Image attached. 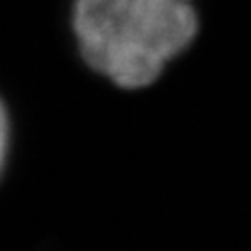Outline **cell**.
<instances>
[{"mask_svg":"<svg viewBox=\"0 0 251 251\" xmlns=\"http://www.w3.org/2000/svg\"><path fill=\"white\" fill-rule=\"evenodd\" d=\"M74 29L86 63L122 88L153 84L193 42V0H75Z\"/></svg>","mask_w":251,"mask_h":251,"instance_id":"obj_1","label":"cell"},{"mask_svg":"<svg viewBox=\"0 0 251 251\" xmlns=\"http://www.w3.org/2000/svg\"><path fill=\"white\" fill-rule=\"evenodd\" d=\"M6 151H9V115H6V109L0 100V172L4 168Z\"/></svg>","mask_w":251,"mask_h":251,"instance_id":"obj_2","label":"cell"}]
</instances>
